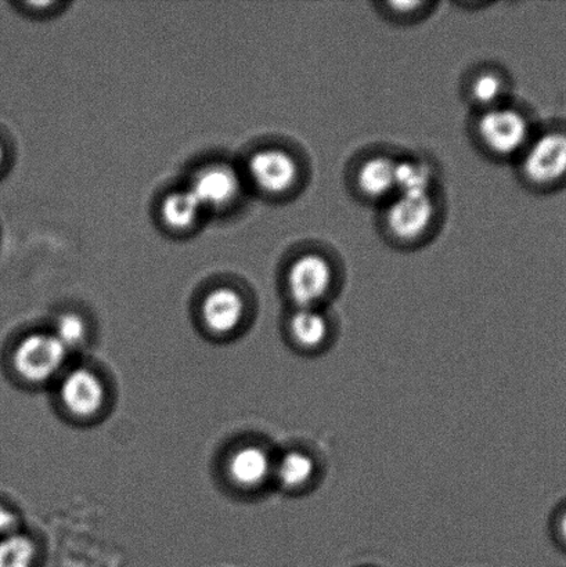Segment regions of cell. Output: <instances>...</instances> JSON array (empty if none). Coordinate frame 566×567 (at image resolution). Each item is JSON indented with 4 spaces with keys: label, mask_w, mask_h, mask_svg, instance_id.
I'll return each instance as SVG.
<instances>
[{
    "label": "cell",
    "mask_w": 566,
    "mask_h": 567,
    "mask_svg": "<svg viewBox=\"0 0 566 567\" xmlns=\"http://www.w3.org/2000/svg\"><path fill=\"white\" fill-rule=\"evenodd\" d=\"M341 282L340 265L320 247L294 255L285 274V289L292 308L329 309Z\"/></svg>",
    "instance_id": "6da1fadb"
},
{
    "label": "cell",
    "mask_w": 566,
    "mask_h": 567,
    "mask_svg": "<svg viewBox=\"0 0 566 567\" xmlns=\"http://www.w3.org/2000/svg\"><path fill=\"white\" fill-rule=\"evenodd\" d=\"M440 194H397L382 205L380 226L391 244L414 248L430 241L443 216Z\"/></svg>",
    "instance_id": "7a4b0ae2"
},
{
    "label": "cell",
    "mask_w": 566,
    "mask_h": 567,
    "mask_svg": "<svg viewBox=\"0 0 566 567\" xmlns=\"http://www.w3.org/2000/svg\"><path fill=\"white\" fill-rule=\"evenodd\" d=\"M529 115L512 102L474 113L471 136L487 157L517 161L534 137Z\"/></svg>",
    "instance_id": "3957f363"
},
{
    "label": "cell",
    "mask_w": 566,
    "mask_h": 567,
    "mask_svg": "<svg viewBox=\"0 0 566 567\" xmlns=\"http://www.w3.org/2000/svg\"><path fill=\"white\" fill-rule=\"evenodd\" d=\"M515 164L526 186L535 190L556 187L566 179V132H535Z\"/></svg>",
    "instance_id": "277c9868"
},
{
    "label": "cell",
    "mask_w": 566,
    "mask_h": 567,
    "mask_svg": "<svg viewBox=\"0 0 566 567\" xmlns=\"http://www.w3.org/2000/svg\"><path fill=\"white\" fill-rule=\"evenodd\" d=\"M249 179L259 192L274 198L290 197L301 190L307 179L302 158L287 147H265L248 159Z\"/></svg>",
    "instance_id": "5b68a950"
},
{
    "label": "cell",
    "mask_w": 566,
    "mask_h": 567,
    "mask_svg": "<svg viewBox=\"0 0 566 567\" xmlns=\"http://www.w3.org/2000/svg\"><path fill=\"white\" fill-rule=\"evenodd\" d=\"M69 355L53 332H33L17 343L11 361L21 380L44 385L63 372Z\"/></svg>",
    "instance_id": "8992f818"
},
{
    "label": "cell",
    "mask_w": 566,
    "mask_h": 567,
    "mask_svg": "<svg viewBox=\"0 0 566 567\" xmlns=\"http://www.w3.org/2000/svg\"><path fill=\"white\" fill-rule=\"evenodd\" d=\"M398 157L390 153H369L358 159L351 171V186L359 199L382 205L397 196Z\"/></svg>",
    "instance_id": "52a82bcc"
},
{
    "label": "cell",
    "mask_w": 566,
    "mask_h": 567,
    "mask_svg": "<svg viewBox=\"0 0 566 567\" xmlns=\"http://www.w3.org/2000/svg\"><path fill=\"white\" fill-rule=\"evenodd\" d=\"M59 398L66 413L78 420H91L102 413L107 389L97 372L76 367L61 377Z\"/></svg>",
    "instance_id": "ba28073f"
},
{
    "label": "cell",
    "mask_w": 566,
    "mask_h": 567,
    "mask_svg": "<svg viewBox=\"0 0 566 567\" xmlns=\"http://www.w3.org/2000/svg\"><path fill=\"white\" fill-rule=\"evenodd\" d=\"M335 326L329 309L292 308L286 320L288 341L303 354H320L335 341Z\"/></svg>",
    "instance_id": "9c48e42d"
},
{
    "label": "cell",
    "mask_w": 566,
    "mask_h": 567,
    "mask_svg": "<svg viewBox=\"0 0 566 567\" xmlns=\"http://www.w3.org/2000/svg\"><path fill=\"white\" fill-rule=\"evenodd\" d=\"M463 93L474 113H480L512 102V81L501 66L481 65L465 78Z\"/></svg>",
    "instance_id": "30bf717a"
},
{
    "label": "cell",
    "mask_w": 566,
    "mask_h": 567,
    "mask_svg": "<svg viewBox=\"0 0 566 567\" xmlns=\"http://www.w3.org/2000/svg\"><path fill=\"white\" fill-rule=\"evenodd\" d=\"M240 177L229 165L213 164L199 169L193 177L191 192L202 208L222 209L240 194Z\"/></svg>",
    "instance_id": "8fae6325"
},
{
    "label": "cell",
    "mask_w": 566,
    "mask_h": 567,
    "mask_svg": "<svg viewBox=\"0 0 566 567\" xmlns=\"http://www.w3.org/2000/svg\"><path fill=\"white\" fill-rule=\"evenodd\" d=\"M246 300L230 287L213 289L202 303L204 326L215 336H230L241 327L246 317Z\"/></svg>",
    "instance_id": "7c38bea8"
},
{
    "label": "cell",
    "mask_w": 566,
    "mask_h": 567,
    "mask_svg": "<svg viewBox=\"0 0 566 567\" xmlns=\"http://www.w3.org/2000/svg\"><path fill=\"white\" fill-rule=\"evenodd\" d=\"M275 457L258 444H246L235 450L227 460V474L237 487L258 491L274 481Z\"/></svg>",
    "instance_id": "4fadbf2b"
},
{
    "label": "cell",
    "mask_w": 566,
    "mask_h": 567,
    "mask_svg": "<svg viewBox=\"0 0 566 567\" xmlns=\"http://www.w3.org/2000/svg\"><path fill=\"white\" fill-rule=\"evenodd\" d=\"M320 463L312 452L301 447L286 450L275 458L274 481L282 492L310 491L320 477Z\"/></svg>",
    "instance_id": "5bb4252c"
},
{
    "label": "cell",
    "mask_w": 566,
    "mask_h": 567,
    "mask_svg": "<svg viewBox=\"0 0 566 567\" xmlns=\"http://www.w3.org/2000/svg\"><path fill=\"white\" fill-rule=\"evenodd\" d=\"M397 194H435L438 175L430 161L419 157H398Z\"/></svg>",
    "instance_id": "9a60e30c"
},
{
    "label": "cell",
    "mask_w": 566,
    "mask_h": 567,
    "mask_svg": "<svg viewBox=\"0 0 566 567\" xmlns=\"http://www.w3.org/2000/svg\"><path fill=\"white\" fill-rule=\"evenodd\" d=\"M202 205L191 190L175 192L161 204V216L166 226L174 230H186L196 224Z\"/></svg>",
    "instance_id": "2e32d148"
},
{
    "label": "cell",
    "mask_w": 566,
    "mask_h": 567,
    "mask_svg": "<svg viewBox=\"0 0 566 567\" xmlns=\"http://www.w3.org/2000/svg\"><path fill=\"white\" fill-rule=\"evenodd\" d=\"M37 555V543L22 532L0 538V567H32Z\"/></svg>",
    "instance_id": "e0dca14e"
},
{
    "label": "cell",
    "mask_w": 566,
    "mask_h": 567,
    "mask_svg": "<svg viewBox=\"0 0 566 567\" xmlns=\"http://www.w3.org/2000/svg\"><path fill=\"white\" fill-rule=\"evenodd\" d=\"M52 332L71 353L72 350L80 349L88 342L89 327L81 315L75 311H64L55 319Z\"/></svg>",
    "instance_id": "ac0fdd59"
},
{
    "label": "cell",
    "mask_w": 566,
    "mask_h": 567,
    "mask_svg": "<svg viewBox=\"0 0 566 567\" xmlns=\"http://www.w3.org/2000/svg\"><path fill=\"white\" fill-rule=\"evenodd\" d=\"M434 6L432 2H385L377 4V8L385 19L392 22H399V24L412 22L413 24L430 16Z\"/></svg>",
    "instance_id": "d6986e66"
},
{
    "label": "cell",
    "mask_w": 566,
    "mask_h": 567,
    "mask_svg": "<svg viewBox=\"0 0 566 567\" xmlns=\"http://www.w3.org/2000/svg\"><path fill=\"white\" fill-rule=\"evenodd\" d=\"M20 532V516L8 505L0 504V538Z\"/></svg>",
    "instance_id": "ffe728a7"
},
{
    "label": "cell",
    "mask_w": 566,
    "mask_h": 567,
    "mask_svg": "<svg viewBox=\"0 0 566 567\" xmlns=\"http://www.w3.org/2000/svg\"><path fill=\"white\" fill-rule=\"evenodd\" d=\"M557 532L559 538H562L563 543L566 544V511L559 515L557 520Z\"/></svg>",
    "instance_id": "44dd1931"
},
{
    "label": "cell",
    "mask_w": 566,
    "mask_h": 567,
    "mask_svg": "<svg viewBox=\"0 0 566 567\" xmlns=\"http://www.w3.org/2000/svg\"><path fill=\"white\" fill-rule=\"evenodd\" d=\"M3 164H4V148L2 146V143H0V169H2Z\"/></svg>",
    "instance_id": "7402d4cb"
}]
</instances>
